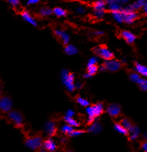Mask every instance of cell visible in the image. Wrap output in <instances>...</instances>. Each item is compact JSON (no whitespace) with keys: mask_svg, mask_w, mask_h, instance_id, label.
<instances>
[{"mask_svg":"<svg viewBox=\"0 0 147 152\" xmlns=\"http://www.w3.org/2000/svg\"><path fill=\"white\" fill-rule=\"evenodd\" d=\"M61 82L66 88L69 92H72L75 90V84H74V75L70 72L67 69H63L60 73Z\"/></svg>","mask_w":147,"mask_h":152,"instance_id":"obj_1","label":"cell"},{"mask_svg":"<svg viewBox=\"0 0 147 152\" xmlns=\"http://www.w3.org/2000/svg\"><path fill=\"white\" fill-rule=\"evenodd\" d=\"M92 50H93V52L95 54H96L97 55L103 58L104 60L109 61L112 60L114 58L113 53L111 52L110 50H108L107 47L104 46V45H101L99 47H95Z\"/></svg>","mask_w":147,"mask_h":152,"instance_id":"obj_2","label":"cell"},{"mask_svg":"<svg viewBox=\"0 0 147 152\" xmlns=\"http://www.w3.org/2000/svg\"><path fill=\"white\" fill-rule=\"evenodd\" d=\"M104 112V106L101 102H98L97 104L92 106H87L86 107V113H87L88 117H93L95 118L98 116H101Z\"/></svg>","mask_w":147,"mask_h":152,"instance_id":"obj_3","label":"cell"},{"mask_svg":"<svg viewBox=\"0 0 147 152\" xmlns=\"http://www.w3.org/2000/svg\"><path fill=\"white\" fill-rule=\"evenodd\" d=\"M42 139L40 137H34L27 138L25 140V145L30 150L36 151L40 149L42 147Z\"/></svg>","mask_w":147,"mask_h":152,"instance_id":"obj_4","label":"cell"},{"mask_svg":"<svg viewBox=\"0 0 147 152\" xmlns=\"http://www.w3.org/2000/svg\"><path fill=\"white\" fill-rule=\"evenodd\" d=\"M12 99L9 98V96H2L0 97V110L2 113H9L12 109Z\"/></svg>","mask_w":147,"mask_h":152,"instance_id":"obj_5","label":"cell"},{"mask_svg":"<svg viewBox=\"0 0 147 152\" xmlns=\"http://www.w3.org/2000/svg\"><path fill=\"white\" fill-rule=\"evenodd\" d=\"M8 116L9 120L14 123L16 126H21L23 121V116L22 113L16 110H11L8 113Z\"/></svg>","mask_w":147,"mask_h":152,"instance_id":"obj_6","label":"cell"},{"mask_svg":"<svg viewBox=\"0 0 147 152\" xmlns=\"http://www.w3.org/2000/svg\"><path fill=\"white\" fill-rule=\"evenodd\" d=\"M103 65L106 68V70L109 71V72H115L119 71L121 68L122 63L119 61L112 59V60L106 61Z\"/></svg>","mask_w":147,"mask_h":152,"instance_id":"obj_7","label":"cell"},{"mask_svg":"<svg viewBox=\"0 0 147 152\" xmlns=\"http://www.w3.org/2000/svg\"><path fill=\"white\" fill-rule=\"evenodd\" d=\"M121 106L118 103H111L108 106L106 109V112L108 113V115L112 117L119 116L121 113Z\"/></svg>","mask_w":147,"mask_h":152,"instance_id":"obj_8","label":"cell"},{"mask_svg":"<svg viewBox=\"0 0 147 152\" xmlns=\"http://www.w3.org/2000/svg\"><path fill=\"white\" fill-rule=\"evenodd\" d=\"M44 131L47 135L49 137H53L57 132V127H56L55 123L53 121H48L44 125Z\"/></svg>","mask_w":147,"mask_h":152,"instance_id":"obj_9","label":"cell"},{"mask_svg":"<svg viewBox=\"0 0 147 152\" xmlns=\"http://www.w3.org/2000/svg\"><path fill=\"white\" fill-rule=\"evenodd\" d=\"M106 2V4L108 5V9L111 12L120 11V10L122 9V6L120 0H109Z\"/></svg>","mask_w":147,"mask_h":152,"instance_id":"obj_10","label":"cell"},{"mask_svg":"<svg viewBox=\"0 0 147 152\" xmlns=\"http://www.w3.org/2000/svg\"><path fill=\"white\" fill-rule=\"evenodd\" d=\"M42 146L46 149L47 151L49 152L56 151L57 149V144H55V142L52 140L51 138H49L47 140H44V142H43V144H42Z\"/></svg>","mask_w":147,"mask_h":152,"instance_id":"obj_11","label":"cell"},{"mask_svg":"<svg viewBox=\"0 0 147 152\" xmlns=\"http://www.w3.org/2000/svg\"><path fill=\"white\" fill-rule=\"evenodd\" d=\"M121 36L125 40V42L129 44L134 43L135 40H136V37H135V34H133L130 31H128V30H123L121 33Z\"/></svg>","mask_w":147,"mask_h":152,"instance_id":"obj_12","label":"cell"},{"mask_svg":"<svg viewBox=\"0 0 147 152\" xmlns=\"http://www.w3.org/2000/svg\"><path fill=\"white\" fill-rule=\"evenodd\" d=\"M123 15V23L128 24H132L135 20H137L139 17V15L136 12H129L127 14H122Z\"/></svg>","mask_w":147,"mask_h":152,"instance_id":"obj_13","label":"cell"},{"mask_svg":"<svg viewBox=\"0 0 147 152\" xmlns=\"http://www.w3.org/2000/svg\"><path fill=\"white\" fill-rule=\"evenodd\" d=\"M128 131H129V134H130V135H129V139H130V140H137V138L139 137V134H140V130H139V128L137 126H133V125H132V126L128 130Z\"/></svg>","mask_w":147,"mask_h":152,"instance_id":"obj_14","label":"cell"},{"mask_svg":"<svg viewBox=\"0 0 147 152\" xmlns=\"http://www.w3.org/2000/svg\"><path fill=\"white\" fill-rule=\"evenodd\" d=\"M54 34L57 37H60V38L62 40L64 45H68L70 41V36L68 35V33L60 30H54Z\"/></svg>","mask_w":147,"mask_h":152,"instance_id":"obj_15","label":"cell"},{"mask_svg":"<svg viewBox=\"0 0 147 152\" xmlns=\"http://www.w3.org/2000/svg\"><path fill=\"white\" fill-rule=\"evenodd\" d=\"M21 16H22L23 19L26 22L29 23L31 24V25H33V26H37V22L36 21V20H35L33 17H32V16H30V14L29 13L28 11H23V12H22Z\"/></svg>","mask_w":147,"mask_h":152,"instance_id":"obj_16","label":"cell"},{"mask_svg":"<svg viewBox=\"0 0 147 152\" xmlns=\"http://www.w3.org/2000/svg\"><path fill=\"white\" fill-rule=\"evenodd\" d=\"M102 126H101V124L99 123L95 122L93 123L92 124H91L89 126V128H88V132L92 133L93 134H98L101 133L102 131Z\"/></svg>","mask_w":147,"mask_h":152,"instance_id":"obj_17","label":"cell"},{"mask_svg":"<svg viewBox=\"0 0 147 152\" xmlns=\"http://www.w3.org/2000/svg\"><path fill=\"white\" fill-rule=\"evenodd\" d=\"M136 72L135 73H137L139 75H142L143 76H145L146 77L147 76V68L143 64H139L138 62H135V68H134Z\"/></svg>","mask_w":147,"mask_h":152,"instance_id":"obj_18","label":"cell"},{"mask_svg":"<svg viewBox=\"0 0 147 152\" xmlns=\"http://www.w3.org/2000/svg\"><path fill=\"white\" fill-rule=\"evenodd\" d=\"M78 48L73 44H68V45H66L65 48H64V53L67 55H69V56L74 55V54H78Z\"/></svg>","mask_w":147,"mask_h":152,"instance_id":"obj_19","label":"cell"},{"mask_svg":"<svg viewBox=\"0 0 147 152\" xmlns=\"http://www.w3.org/2000/svg\"><path fill=\"white\" fill-rule=\"evenodd\" d=\"M106 7V2L105 1H97L94 3V10L98 11V10H105Z\"/></svg>","mask_w":147,"mask_h":152,"instance_id":"obj_20","label":"cell"},{"mask_svg":"<svg viewBox=\"0 0 147 152\" xmlns=\"http://www.w3.org/2000/svg\"><path fill=\"white\" fill-rule=\"evenodd\" d=\"M146 4H147L146 1H144V0H139V1H136V2H133V3H132L131 6L132 10L135 12L136 10L143 8V6H145Z\"/></svg>","mask_w":147,"mask_h":152,"instance_id":"obj_21","label":"cell"},{"mask_svg":"<svg viewBox=\"0 0 147 152\" xmlns=\"http://www.w3.org/2000/svg\"><path fill=\"white\" fill-rule=\"evenodd\" d=\"M53 13L57 17H63V16H66L67 11L64 10V9L60 8V7H56L53 10Z\"/></svg>","mask_w":147,"mask_h":152,"instance_id":"obj_22","label":"cell"},{"mask_svg":"<svg viewBox=\"0 0 147 152\" xmlns=\"http://www.w3.org/2000/svg\"><path fill=\"white\" fill-rule=\"evenodd\" d=\"M114 129L115 131H117L118 133H119L123 135H129V131L125 128H124L123 126H122L120 124H115L114 125Z\"/></svg>","mask_w":147,"mask_h":152,"instance_id":"obj_23","label":"cell"},{"mask_svg":"<svg viewBox=\"0 0 147 152\" xmlns=\"http://www.w3.org/2000/svg\"><path fill=\"white\" fill-rule=\"evenodd\" d=\"M111 16L113 17L114 20L116 21L117 23H123V15L120 11H118V12H111Z\"/></svg>","mask_w":147,"mask_h":152,"instance_id":"obj_24","label":"cell"},{"mask_svg":"<svg viewBox=\"0 0 147 152\" xmlns=\"http://www.w3.org/2000/svg\"><path fill=\"white\" fill-rule=\"evenodd\" d=\"M53 14V10L47 7H44L40 10V15L42 16H48Z\"/></svg>","mask_w":147,"mask_h":152,"instance_id":"obj_25","label":"cell"},{"mask_svg":"<svg viewBox=\"0 0 147 152\" xmlns=\"http://www.w3.org/2000/svg\"><path fill=\"white\" fill-rule=\"evenodd\" d=\"M64 120L68 125H70L71 126L74 127V126H76V127H78L80 126V124L78 122V121H76L73 118H66V117H64Z\"/></svg>","mask_w":147,"mask_h":152,"instance_id":"obj_26","label":"cell"},{"mask_svg":"<svg viewBox=\"0 0 147 152\" xmlns=\"http://www.w3.org/2000/svg\"><path fill=\"white\" fill-rule=\"evenodd\" d=\"M73 130H74V127L71 126L70 125H64V126L60 128V131H61L63 134H68V135H69Z\"/></svg>","mask_w":147,"mask_h":152,"instance_id":"obj_27","label":"cell"},{"mask_svg":"<svg viewBox=\"0 0 147 152\" xmlns=\"http://www.w3.org/2000/svg\"><path fill=\"white\" fill-rule=\"evenodd\" d=\"M137 84H139V87H140V89L142 91H146L147 90V81L146 79H144V78H140L139 80V82H137Z\"/></svg>","mask_w":147,"mask_h":152,"instance_id":"obj_28","label":"cell"},{"mask_svg":"<svg viewBox=\"0 0 147 152\" xmlns=\"http://www.w3.org/2000/svg\"><path fill=\"white\" fill-rule=\"evenodd\" d=\"M77 102H78L81 106H83V107H87V106L90 105V102H88V100H87L86 99L82 98V97H78V98H77Z\"/></svg>","mask_w":147,"mask_h":152,"instance_id":"obj_29","label":"cell"},{"mask_svg":"<svg viewBox=\"0 0 147 152\" xmlns=\"http://www.w3.org/2000/svg\"><path fill=\"white\" fill-rule=\"evenodd\" d=\"M120 124H121L122 126H123L124 128H125L127 130H129V129L132 126L131 124V122H130V121H129V120L126 118L122 119L121 121V123H120Z\"/></svg>","mask_w":147,"mask_h":152,"instance_id":"obj_30","label":"cell"},{"mask_svg":"<svg viewBox=\"0 0 147 152\" xmlns=\"http://www.w3.org/2000/svg\"><path fill=\"white\" fill-rule=\"evenodd\" d=\"M98 71V68L97 65H93V66L88 67L87 70V73L88 75H90L91 76H93L94 75H95L97 73V72Z\"/></svg>","mask_w":147,"mask_h":152,"instance_id":"obj_31","label":"cell"},{"mask_svg":"<svg viewBox=\"0 0 147 152\" xmlns=\"http://www.w3.org/2000/svg\"><path fill=\"white\" fill-rule=\"evenodd\" d=\"M140 78H140V75L139 74H137V73H132L129 75V79H130V81L134 82V83H137Z\"/></svg>","mask_w":147,"mask_h":152,"instance_id":"obj_32","label":"cell"},{"mask_svg":"<svg viewBox=\"0 0 147 152\" xmlns=\"http://www.w3.org/2000/svg\"><path fill=\"white\" fill-rule=\"evenodd\" d=\"M98 61H99V59H98V58L97 56H94L92 58H90V60L88 61V63H87V68L88 67L93 66V65H96V64L98 62Z\"/></svg>","mask_w":147,"mask_h":152,"instance_id":"obj_33","label":"cell"},{"mask_svg":"<svg viewBox=\"0 0 147 152\" xmlns=\"http://www.w3.org/2000/svg\"><path fill=\"white\" fill-rule=\"evenodd\" d=\"M94 15L97 19H102L106 15V12L105 10H98V11L94 10Z\"/></svg>","mask_w":147,"mask_h":152,"instance_id":"obj_34","label":"cell"},{"mask_svg":"<svg viewBox=\"0 0 147 152\" xmlns=\"http://www.w3.org/2000/svg\"><path fill=\"white\" fill-rule=\"evenodd\" d=\"M83 134H84V130H73L71 134L68 135L69 137H76L81 136Z\"/></svg>","mask_w":147,"mask_h":152,"instance_id":"obj_35","label":"cell"},{"mask_svg":"<svg viewBox=\"0 0 147 152\" xmlns=\"http://www.w3.org/2000/svg\"><path fill=\"white\" fill-rule=\"evenodd\" d=\"M74 114H75V112H74L73 110L69 109V110H68L66 111L65 116H64V117H66V118H73V116H74Z\"/></svg>","mask_w":147,"mask_h":152,"instance_id":"obj_36","label":"cell"},{"mask_svg":"<svg viewBox=\"0 0 147 152\" xmlns=\"http://www.w3.org/2000/svg\"><path fill=\"white\" fill-rule=\"evenodd\" d=\"M8 2L10 6L14 7V8H15V7H17V6L20 4V1H18V0H9V1H8Z\"/></svg>","mask_w":147,"mask_h":152,"instance_id":"obj_37","label":"cell"},{"mask_svg":"<svg viewBox=\"0 0 147 152\" xmlns=\"http://www.w3.org/2000/svg\"><path fill=\"white\" fill-rule=\"evenodd\" d=\"M76 12L78 14H84L85 12V9L82 7V6H79L77 10H76Z\"/></svg>","mask_w":147,"mask_h":152,"instance_id":"obj_38","label":"cell"},{"mask_svg":"<svg viewBox=\"0 0 147 152\" xmlns=\"http://www.w3.org/2000/svg\"><path fill=\"white\" fill-rule=\"evenodd\" d=\"M39 2V0H29L27 2V5H35Z\"/></svg>","mask_w":147,"mask_h":152,"instance_id":"obj_39","label":"cell"},{"mask_svg":"<svg viewBox=\"0 0 147 152\" xmlns=\"http://www.w3.org/2000/svg\"><path fill=\"white\" fill-rule=\"evenodd\" d=\"M95 118H93V117H88V120H87V124H92L93 123H95Z\"/></svg>","mask_w":147,"mask_h":152,"instance_id":"obj_40","label":"cell"},{"mask_svg":"<svg viewBox=\"0 0 147 152\" xmlns=\"http://www.w3.org/2000/svg\"><path fill=\"white\" fill-rule=\"evenodd\" d=\"M83 86V84L81 83V82H78L77 84H75V88H78V89H81Z\"/></svg>","mask_w":147,"mask_h":152,"instance_id":"obj_41","label":"cell"},{"mask_svg":"<svg viewBox=\"0 0 147 152\" xmlns=\"http://www.w3.org/2000/svg\"><path fill=\"white\" fill-rule=\"evenodd\" d=\"M142 148H143V150L144 151V152H146V151H147V143L146 142L143 143V145H142Z\"/></svg>","mask_w":147,"mask_h":152,"instance_id":"obj_42","label":"cell"},{"mask_svg":"<svg viewBox=\"0 0 147 152\" xmlns=\"http://www.w3.org/2000/svg\"><path fill=\"white\" fill-rule=\"evenodd\" d=\"M94 34H95V35H98L99 36V35H102L104 34V32L103 31H100V30H97V31H95Z\"/></svg>","mask_w":147,"mask_h":152,"instance_id":"obj_43","label":"cell"},{"mask_svg":"<svg viewBox=\"0 0 147 152\" xmlns=\"http://www.w3.org/2000/svg\"><path fill=\"white\" fill-rule=\"evenodd\" d=\"M98 70H99L100 72H106V68H105V66H104V65H102V66H100L99 68H98Z\"/></svg>","mask_w":147,"mask_h":152,"instance_id":"obj_44","label":"cell"},{"mask_svg":"<svg viewBox=\"0 0 147 152\" xmlns=\"http://www.w3.org/2000/svg\"><path fill=\"white\" fill-rule=\"evenodd\" d=\"M83 77L84 78H92V76H91V75H88V74H87V73H86L85 75H84Z\"/></svg>","mask_w":147,"mask_h":152,"instance_id":"obj_45","label":"cell"},{"mask_svg":"<svg viewBox=\"0 0 147 152\" xmlns=\"http://www.w3.org/2000/svg\"><path fill=\"white\" fill-rule=\"evenodd\" d=\"M66 138L65 137H62L61 139H60V142L62 143V144H64V143L66 142Z\"/></svg>","mask_w":147,"mask_h":152,"instance_id":"obj_46","label":"cell"},{"mask_svg":"<svg viewBox=\"0 0 147 152\" xmlns=\"http://www.w3.org/2000/svg\"><path fill=\"white\" fill-rule=\"evenodd\" d=\"M143 11H144V12L146 13V12H147V4H146L145 6H143Z\"/></svg>","mask_w":147,"mask_h":152,"instance_id":"obj_47","label":"cell"},{"mask_svg":"<svg viewBox=\"0 0 147 152\" xmlns=\"http://www.w3.org/2000/svg\"><path fill=\"white\" fill-rule=\"evenodd\" d=\"M121 63H123V64H125V63H126V60H125V59H123V60L122 61Z\"/></svg>","mask_w":147,"mask_h":152,"instance_id":"obj_48","label":"cell"},{"mask_svg":"<svg viewBox=\"0 0 147 152\" xmlns=\"http://www.w3.org/2000/svg\"><path fill=\"white\" fill-rule=\"evenodd\" d=\"M40 152H49V151H40Z\"/></svg>","mask_w":147,"mask_h":152,"instance_id":"obj_49","label":"cell"},{"mask_svg":"<svg viewBox=\"0 0 147 152\" xmlns=\"http://www.w3.org/2000/svg\"><path fill=\"white\" fill-rule=\"evenodd\" d=\"M67 152H74V151H68Z\"/></svg>","mask_w":147,"mask_h":152,"instance_id":"obj_50","label":"cell"}]
</instances>
